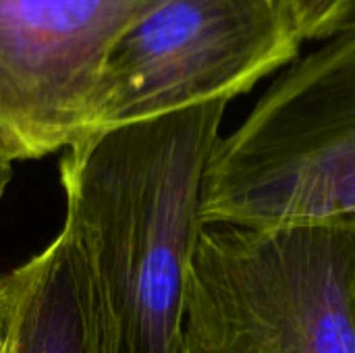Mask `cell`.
I'll list each match as a JSON object with an SVG mask.
<instances>
[{
  "label": "cell",
  "instance_id": "6da1fadb",
  "mask_svg": "<svg viewBox=\"0 0 355 353\" xmlns=\"http://www.w3.org/2000/svg\"><path fill=\"white\" fill-rule=\"evenodd\" d=\"M229 102L81 135L60 160L98 353H177L208 164Z\"/></svg>",
  "mask_w": 355,
  "mask_h": 353
},
{
  "label": "cell",
  "instance_id": "7a4b0ae2",
  "mask_svg": "<svg viewBox=\"0 0 355 353\" xmlns=\"http://www.w3.org/2000/svg\"><path fill=\"white\" fill-rule=\"evenodd\" d=\"M181 345L189 353H355V216L204 225Z\"/></svg>",
  "mask_w": 355,
  "mask_h": 353
},
{
  "label": "cell",
  "instance_id": "3957f363",
  "mask_svg": "<svg viewBox=\"0 0 355 353\" xmlns=\"http://www.w3.org/2000/svg\"><path fill=\"white\" fill-rule=\"evenodd\" d=\"M355 216V21L272 81L208 164L202 223Z\"/></svg>",
  "mask_w": 355,
  "mask_h": 353
},
{
  "label": "cell",
  "instance_id": "277c9868",
  "mask_svg": "<svg viewBox=\"0 0 355 353\" xmlns=\"http://www.w3.org/2000/svg\"><path fill=\"white\" fill-rule=\"evenodd\" d=\"M287 0H158L114 44L87 133L229 102L300 56Z\"/></svg>",
  "mask_w": 355,
  "mask_h": 353
},
{
  "label": "cell",
  "instance_id": "5b68a950",
  "mask_svg": "<svg viewBox=\"0 0 355 353\" xmlns=\"http://www.w3.org/2000/svg\"><path fill=\"white\" fill-rule=\"evenodd\" d=\"M158 0H0V158L35 160L87 133L114 44Z\"/></svg>",
  "mask_w": 355,
  "mask_h": 353
},
{
  "label": "cell",
  "instance_id": "8992f818",
  "mask_svg": "<svg viewBox=\"0 0 355 353\" xmlns=\"http://www.w3.org/2000/svg\"><path fill=\"white\" fill-rule=\"evenodd\" d=\"M12 353H98L85 277L69 233L23 264Z\"/></svg>",
  "mask_w": 355,
  "mask_h": 353
},
{
  "label": "cell",
  "instance_id": "52a82bcc",
  "mask_svg": "<svg viewBox=\"0 0 355 353\" xmlns=\"http://www.w3.org/2000/svg\"><path fill=\"white\" fill-rule=\"evenodd\" d=\"M304 42H324L355 21V0H287Z\"/></svg>",
  "mask_w": 355,
  "mask_h": 353
},
{
  "label": "cell",
  "instance_id": "ba28073f",
  "mask_svg": "<svg viewBox=\"0 0 355 353\" xmlns=\"http://www.w3.org/2000/svg\"><path fill=\"white\" fill-rule=\"evenodd\" d=\"M10 179H12V162L0 158V200H2V196H4L6 185L10 183Z\"/></svg>",
  "mask_w": 355,
  "mask_h": 353
},
{
  "label": "cell",
  "instance_id": "9c48e42d",
  "mask_svg": "<svg viewBox=\"0 0 355 353\" xmlns=\"http://www.w3.org/2000/svg\"><path fill=\"white\" fill-rule=\"evenodd\" d=\"M177 353H189V352H187V350H185L183 345H179V352H177Z\"/></svg>",
  "mask_w": 355,
  "mask_h": 353
}]
</instances>
